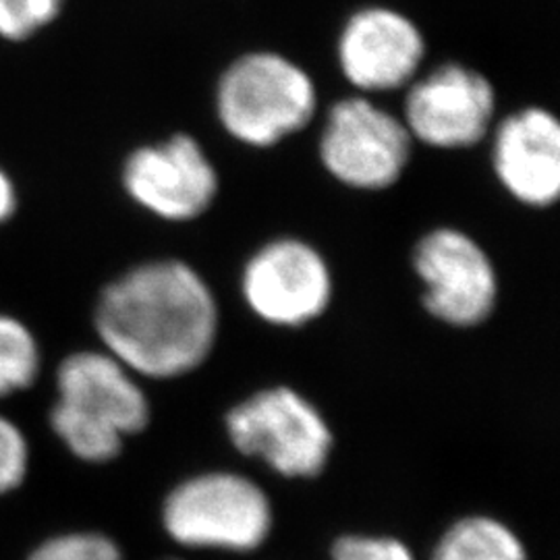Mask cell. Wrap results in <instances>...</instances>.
<instances>
[{
	"mask_svg": "<svg viewBox=\"0 0 560 560\" xmlns=\"http://www.w3.org/2000/svg\"><path fill=\"white\" fill-rule=\"evenodd\" d=\"M42 370L44 353L36 330L20 316L0 312V400L32 390Z\"/></svg>",
	"mask_w": 560,
	"mask_h": 560,
	"instance_id": "14",
	"label": "cell"
},
{
	"mask_svg": "<svg viewBox=\"0 0 560 560\" xmlns=\"http://www.w3.org/2000/svg\"><path fill=\"white\" fill-rule=\"evenodd\" d=\"M67 0H0V40H32L59 20Z\"/></svg>",
	"mask_w": 560,
	"mask_h": 560,
	"instance_id": "16",
	"label": "cell"
},
{
	"mask_svg": "<svg viewBox=\"0 0 560 560\" xmlns=\"http://www.w3.org/2000/svg\"><path fill=\"white\" fill-rule=\"evenodd\" d=\"M413 138L388 110L368 98H345L322 129L320 161L335 179L361 191H382L402 177Z\"/></svg>",
	"mask_w": 560,
	"mask_h": 560,
	"instance_id": "6",
	"label": "cell"
},
{
	"mask_svg": "<svg viewBox=\"0 0 560 560\" xmlns=\"http://www.w3.org/2000/svg\"><path fill=\"white\" fill-rule=\"evenodd\" d=\"M318 106L316 83L279 52L256 50L233 60L217 85L224 131L252 148H272L300 133Z\"/></svg>",
	"mask_w": 560,
	"mask_h": 560,
	"instance_id": "3",
	"label": "cell"
},
{
	"mask_svg": "<svg viewBox=\"0 0 560 560\" xmlns=\"http://www.w3.org/2000/svg\"><path fill=\"white\" fill-rule=\"evenodd\" d=\"M129 200L162 221L200 219L219 194V173L187 133L133 150L120 171Z\"/></svg>",
	"mask_w": 560,
	"mask_h": 560,
	"instance_id": "8",
	"label": "cell"
},
{
	"mask_svg": "<svg viewBox=\"0 0 560 560\" xmlns=\"http://www.w3.org/2000/svg\"><path fill=\"white\" fill-rule=\"evenodd\" d=\"M432 560H527V552L520 536L502 521L469 515L442 534Z\"/></svg>",
	"mask_w": 560,
	"mask_h": 560,
	"instance_id": "13",
	"label": "cell"
},
{
	"mask_svg": "<svg viewBox=\"0 0 560 560\" xmlns=\"http://www.w3.org/2000/svg\"><path fill=\"white\" fill-rule=\"evenodd\" d=\"M94 330L102 349L138 378L173 381L210 358L219 305L189 264L145 261L102 289Z\"/></svg>",
	"mask_w": 560,
	"mask_h": 560,
	"instance_id": "1",
	"label": "cell"
},
{
	"mask_svg": "<svg viewBox=\"0 0 560 560\" xmlns=\"http://www.w3.org/2000/svg\"><path fill=\"white\" fill-rule=\"evenodd\" d=\"M224 421L241 455L264 460L284 478H316L330 459L328 423L289 386H272L241 400Z\"/></svg>",
	"mask_w": 560,
	"mask_h": 560,
	"instance_id": "5",
	"label": "cell"
},
{
	"mask_svg": "<svg viewBox=\"0 0 560 560\" xmlns=\"http://www.w3.org/2000/svg\"><path fill=\"white\" fill-rule=\"evenodd\" d=\"M272 523L268 494L256 481L231 471L189 478L175 486L162 504V525L171 540L198 550H258Z\"/></svg>",
	"mask_w": 560,
	"mask_h": 560,
	"instance_id": "4",
	"label": "cell"
},
{
	"mask_svg": "<svg viewBox=\"0 0 560 560\" xmlns=\"http://www.w3.org/2000/svg\"><path fill=\"white\" fill-rule=\"evenodd\" d=\"M332 560H416V557L397 538L342 536L332 546Z\"/></svg>",
	"mask_w": 560,
	"mask_h": 560,
	"instance_id": "18",
	"label": "cell"
},
{
	"mask_svg": "<svg viewBox=\"0 0 560 560\" xmlns=\"http://www.w3.org/2000/svg\"><path fill=\"white\" fill-rule=\"evenodd\" d=\"M140 381L104 349L65 355L55 370L50 432L81 463L104 465L117 459L125 441L141 434L152 418Z\"/></svg>",
	"mask_w": 560,
	"mask_h": 560,
	"instance_id": "2",
	"label": "cell"
},
{
	"mask_svg": "<svg viewBox=\"0 0 560 560\" xmlns=\"http://www.w3.org/2000/svg\"><path fill=\"white\" fill-rule=\"evenodd\" d=\"M494 173L515 200L548 208L560 196V125L557 117L529 106L497 127L492 150Z\"/></svg>",
	"mask_w": 560,
	"mask_h": 560,
	"instance_id": "12",
	"label": "cell"
},
{
	"mask_svg": "<svg viewBox=\"0 0 560 560\" xmlns=\"http://www.w3.org/2000/svg\"><path fill=\"white\" fill-rule=\"evenodd\" d=\"M413 268L425 289L423 305L436 320L474 328L492 316L499 300L497 270L467 233L444 226L423 235Z\"/></svg>",
	"mask_w": 560,
	"mask_h": 560,
	"instance_id": "7",
	"label": "cell"
},
{
	"mask_svg": "<svg viewBox=\"0 0 560 560\" xmlns=\"http://www.w3.org/2000/svg\"><path fill=\"white\" fill-rule=\"evenodd\" d=\"M20 189L7 168L0 166V229L13 221L20 212Z\"/></svg>",
	"mask_w": 560,
	"mask_h": 560,
	"instance_id": "19",
	"label": "cell"
},
{
	"mask_svg": "<svg viewBox=\"0 0 560 560\" xmlns=\"http://www.w3.org/2000/svg\"><path fill=\"white\" fill-rule=\"evenodd\" d=\"M25 560H125L119 544L92 529L60 532L38 541Z\"/></svg>",
	"mask_w": 560,
	"mask_h": 560,
	"instance_id": "15",
	"label": "cell"
},
{
	"mask_svg": "<svg viewBox=\"0 0 560 560\" xmlns=\"http://www.w3.org/2000/svg\"><path fill=\"white\" fill-rule=\"evenodd\" d=\"M166 560H179V559H166Z\"/></svg>",
	"mask_w": 560,
	"mask_h": 560,
	"instance_id": "20",
	"label": "cell"
},
{
	"mask_svg": "<svg viewBox=\"0 0 560 560\" xmlns=\"http://www.w3.org/2000/svg\"><path fill=\"white\" fill-rule=\"evenodd\" d=\"M497 92L480 71L446 62L407 92L402 122L413 140L439 150H463L480 143L494 120Z\"/></svg>",
	"mask_w": 560,
	"mask_h": 560,
	"instance_id": "9",
	"label": "cell"
},
{
	"mask_svg": "<svg viewBox=\"0 0 560 560\" xmlns=\"http://www.w3.org/2000/svg\"><path fill=\"white\" fill-rule=\"evenodd\" d=\"M34 463L32 441L18 420L0 411V499H7L30 480Z\"/></svg>",
	"mask_w": 560,
	"mask_h": 560,
	"instance_id": "17",
	"label": "cell"
},
{
	"mask_svg": "<svg viewBox=\"0 0 560 560\" xmlns=\"http://www.w3.org/2000/svg\"><path fill=\"white\" fill-rule=\"evenodd\" d=\"M339 67L361 92H393L418 75L425 57L420 27L395 9L365 7L353 13L337 44Z\"/></svg>",
	"mask_w": 560,
	"mask_h": 560,
	"instance_id": "11",
	"label": "cell"
},
{
	"mask_svg": "<svg viewBox=\"0 0 560 560\" xmlns=\"http://www.w3.org/2000/svg\"><path fill=\"white\" fill-rule=\"evenodd\" d=\"M249 310L272 326L298 328L320 318L332 300V275L320 252L300 240L260 247L243 268Z\"/></svg>",
	"mask_w": 560,
	"mask_h": 560,
	"instance_id": "10",
	"label": "cell"
}]
</instances>
